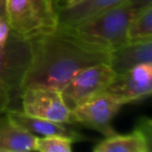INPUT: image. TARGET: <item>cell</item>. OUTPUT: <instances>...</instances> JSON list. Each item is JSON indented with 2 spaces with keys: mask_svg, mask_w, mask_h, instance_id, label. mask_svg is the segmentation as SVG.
Returning a JSON list of instances; mask_svg holds the SVG:
<instances>
[{
  "mask_svg": "<svg viewBox=\"0 0 152 152\" xmlns=\"http://www.w3.org/2000/svg\"><path fill=\"white\" fill-rule=\"evenodd\" d=\"M30 42L32 58L20 92L29 88L61 92L83 69L108 64L110 51L92 46L64 28L30 39Z\"/></svg>",
  "mask_w": 152,
  "mask_h": 152,
  "instance_id": "obj_1",
  "label": "cell"
},
{
  "mask_svg": "<svg viewBox=\"0 0 152 152\" xmlns=\"http://www.w3.org/2000/svg\"><path fill=\"white\" fill-rule=\"evenodd\" d=\"M137 11L127 2L102 12L72 28H64L83 42L105 50H113L127 43V28Z\"/></svg>",
  "mask_w": 152,
  "mask_h": 152,
  "instance_id": "obj_2",
  "label": "cell"
},
{
  "mask_svg": "<svg viewBox=\"0 0 152 152\" xmlns=\"http://www.w3.org/2000/svg\"><path fill=\"white\" fill-rule=\"evenodd\" d=\"M59 7L61 0H5V18L11 32L30 40L57 29Z\"/></svg>",
  "mask_w": 152,
  "mask_h": 152,
  "instance_id": "obj_3",
  "label": "cell"
},
{
  "mask_svg": "<svg viewBox=\"0 0 152 152\" xmlns=\"http://www.w3.org/2000/svg\"><path fill=\"white\" fill-rule=\"evenodd\" d=\"M116 73L107 63L89 66L74 76L61 89V94L69 110L105 93L107 87L115 78Z\"/></svg>",
  "mask_w": 152,
  "mask_h": 152,
  "instance_id": "obj_4",
  "label": "cell"
},
{
  "mask_svg": "<svg viewBox=\"0 0 152 152\" xmlns=\"http://www.w3.org/2000/svg\"><path fill=\"white\" fill-rule=\"evenodd\" d=\"M32 58L30 40L11 32L5 45L0 48V86L19 95Z\"/></svg>",
  "mask_w": 152,
  "mask_h": 152,
  "instance_id": "obj_5",
  "label": "cell"
},
{
  "mask_svg": "<svg viewBox=\"0 0 152 152\" xmlns=\"http://www.w3.org/2000/svg\"><path fill=\"white\" fill-rule=\"evenodd\" d=\"M22 110L29 116L64 124H72V112L59 91L29 88L20 92Z\"/></svg>",
  "mask_w": 152,
  "mask_h": 152,
  "instance_id": "obj_6",
  "label": "cell"
},
{
  "mask_svg": "<svg viewBox=\"0 0 152 152\" xmlns=\"http://www.w3.org/2000/svg\"><path fill=\"white\" fill-rule=\"evenodd\" d=\"M123 104L107 93L80 104L72 110V124L89 127L105 137L115 133L112 121L120 112Z\"/></svg>",
  "mask_w": 152,
  "mask_h": 152,
  "instance_id": "obj_7",
  "label": "cell"
},
{
  "mask_svg": "<svg viewBox=\"0 0 152 152\" xmlns=\"http://www.w3.org/2000/svg\"><path fill=\"white\" fill-rule=\"evenodd\" d=\"M152 92V63L141 64L120 74L107 87L105 93L124 105L141 101L149 97Z\"/></svg>",
  "mask_w": 152,
  "mask_h": 152,
  "instance_id": "obj_8",
  "label": "cell"
},
{
  "mask_svg": "<svg viewBox=\"0 0 152 152\" xmlns=\"http://www.w3.org/2000/svg\"><path fill=\"white\" fill-rule=\"evenodd\" d=\"M152 125L149 118H142L131 132L106 137L93 148L95 152H150Z\"/></svg>",
  "mask_w": 152,
  "mask_h": 152,
  "instance_id": "obj_9",
  "label": "cell"
},
{
  "mask_svg": "<svg viewBox=\"0 0 152 152\" xmlns=\"http://www.w3.org/2000/svg\"><path fill=\"white\" fill-rule=\"evenodd\" d=\"M5 115L17 126H19L20 128L27 131L34 137H47V135L59 134L71 137L74 140V142L87 140L85 135L79 133L75 129L69 127L68 124L53 122V121H49L46 119L29 116V115L25 114L23 110H9L7 108Z\"/></svg>",
  "mask_w": 152,
  "mask_h": 152,
  "instance_id": "obj_10",
  "label": "cell"
},
{
  "mask_svg": "<svg viewBox=\"0 0 152 152\" xmlns=\"http://www.w3.org/2000/svg\"><path fill=\"white\" fill-rule=\"evenodd\" d=\"M152 63V39L127 42L110 51L108 65L116 74L132 69L141 64Z\"/></svg>",
  "mask_w": 152,
  "mask_h": 152,
  "instance_id": "obj_11",
  "label": "cell"
},
{
  "mask_svg": "<svg viewBox=\"0 0 152 152\" xmlns=\"http://www.w3.org/2000/svg\"><path fill=\"white\" fill-rule=\"evenodd\" d=\"M126 0H87L70 9H58V27L72 28Z\"/></svg>",
  "mask_w": 152,
  "mask_h": 152,
  "instance_id": "obj_12",
  "label": "cell"
},
{
  "mask_svg": "<svg viewBox=\"0 0 152 152\" xmlns=\"http://www.w3.org/2000/svg\"><path fill=\"white\" fill-rule=\"evenodd\" d=\"M4 114L0 116V152L34 151V135L17 126Z\"/></svg>",
  "mask_w": 152,
  "mask_h": 152,
  "instance_id": "obj_13",
  "label": "cell"
},
{
  "mask_svg": "<svg viewBox=\"0 0 152 152\" xmlns=\"http://www.w3.org/2000/svg\"><path fill=\"white\" fill-rule=\"evenodd\" d=\"M127 42L152 39V7L141 11L130 21L127 28Z\"/></svg>",
  "mask_w": 152,
  "mask_h": 152,
  "instance_id": "obj_14",
  "label": "cell"
},
{
  "mask_svg": "<svg viewBox=\"0 0 152 152\" xmlns=\"http://www.w3.org/2000/svg\"><path fill=\"white\" fill-rule=\"evenodd\" d=\"M74 140L59 134L34 137V151L39 152H71Z\"/></svg>",
  "mask_w": 152,
  "mask_h": 152,
  "instance_id": "obj_15",
  "label": "cell"
},
{
  "mask_svg": "<svg viewBox=\"0 0 152 152\" xmlns=\"http://www.w3.org/2000/svg\"><path fill=\"white\" fill-rule=\"evenodd\" d=\"M12 94L5 88L0 86V116H2L9 108L12 101Z\"/></svg>",
  "mask_w": 152,
  "mask_h": 152,
  "instance_id": "obj_16",
  "label": "cell"
},
{
  "mask_svg": "<svg viewBox=\"0 0 152 152\" xmlns=\"http://www.w3.org/2000/svg\"><path fill=\"white\" fill-rule=\"evenodd\" d=\"M11 34V27L5 17H0V48H2L7 42Z\"/></svg>",
  "mask_w": 152,
  "mask_h": 152,
  "instance_id": "obj_17",
  "label": "cell"
},
{
  "mask_svg": "<svg viewBox=\"0 0 152 152\" xmlns=\"http://www.w3.org/2000/svg\"><path fill=\"white\" fill-rule=\"evenodd\" d=\"M125 2L137 11H143L147 7H152V0H126Z\"/></svg>",
  "mask_w": 152,
  "mask_h": 152,
  "instance_id": "obj_18",
  "label": "cell"
},
{
  "mask_svg": "<svg viewBox=\"0 0 152 152\" xmlns=\"http://www.w3.org/2000/svg\"><path fill=\"white\" fill-rule=\"evenodd\" d=\"M87 0H64L63 4H61V9H70V7H76V5L80 4V3L85 2Z\"/></svg>",
  "mask_w": 152,
  "mask_h": 152,
  "instance_id": "obj_19",
  "label": "cell"
},
{
  "mask_svg": "<svg viewBox=\"0 0 152 152\" xmlns=\"http://www.w3.org/2000/svg\"><path fill=\"white\" fill-rule=\"evenodd\" d=\"M0 17H5V0H0Z\"/></svg>",
  "mask_w": 152,
  "mask_h": 152,
  "instance_id": "obj_20",
  "label": "cell"
}]
</instances>
